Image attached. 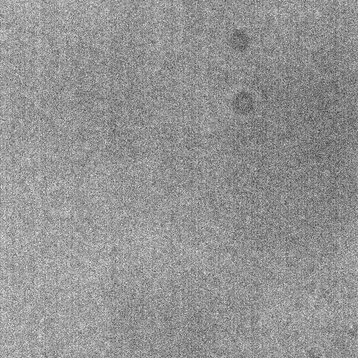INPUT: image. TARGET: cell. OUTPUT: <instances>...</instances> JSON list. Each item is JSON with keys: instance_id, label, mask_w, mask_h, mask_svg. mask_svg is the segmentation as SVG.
Masks as SVG:
<instances>
[]
</instances>
